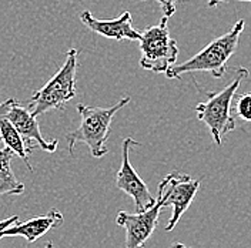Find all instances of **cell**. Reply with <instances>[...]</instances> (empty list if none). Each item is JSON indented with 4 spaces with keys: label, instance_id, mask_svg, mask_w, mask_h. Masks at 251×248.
I'll return each instance as SVG.
<instances>
[{
    "label": "cell",
    "instance_id": "cell-1",
    "mask_svg": "<svg viewBox=\"0 0 251 248\" xmlns=\"http://www.w3.org/2000/svg\"><path fill=\"white\" fill-rule=\"evenodd\" d=\"M246 22L241 19L234 26L214 39L211 43L196 53L191 59L183 63H174L172 67L166 72L169 78H180L187 73H210L213 77L221 78L227 70V63L233 56L240 43V36L244 30Z\"/></svg>",
    "mask_w": 251,
    "mask_h": 248
},
{
    "label": "cell",
    "instance_id": "cell-2",
    "mask_svg": "<svg viewBox=\"0 0 251 248\" xmlns=\"http://www.w3.org/2000/svg\"><path fill=\"white\" fill-rule=\"evenodd\" d=\"M130 103V97L126 96L119 100L111 107H90L83 103L77 104V111L80 114V125L76 130L66 134L69 153H75V146L83 143L89 147L90 154L94 158H101L109 153L106 146L110 136V125L113 117L120 109L126 107Z\"/></svg>",
    "mask_w": 251,
    "mask_h": 248
},
{
    "label": "cell",
    "instance_id": "cell-3",
    "mask_svg": "<svg viewBox=\"0 0 251 248\" xmlns=\"http://www.w3.org/2000/svg\"><path fill=\"white\" fill-rule=\"evenodd\" d=\"M249 77V70L238 67L234 80L227 84L223 90L208 94V99L196 106L197 119L207 125L213 140L217 146H221L223 139L235 128V119L233 116L231 104L235 93L241 86L243 80Z\"/></svg>",
    "mask_w": 251,
    "mask_h": 248
},
{
    "label": "cell",
    "instance_id": "cell-4",
    "mask_svg": "<svg viewBox=\"0 0 251 248\" xmlns=\"http://www.w3.org/2000/svg\"><path fill=\"white\" fill-rule=\"evenodd\" d=\"M78 50L70 49L66 54V62L59 72L46 84L31 94L29 110L34 117H39L51 110H64L66 104L76 97V72Z\"/></svg>",
    "mask_w": 251,
    "mask_h": 248
},
{
    "label": "cell",
    "instance_id": "cell-5",
    "mask_svg": "<svg viewBox=\"0 0 251 248\" xmlns=\"http://www.w3.org/2000/svg\"><path fill=\"white\" fill-rule=\"evenodd\" d=\"M140 67L151 73H164L177 62L178 45L170 36L167 19L161 17L156 26H149L140 37Z\"/></svg>",
    "mask_w": 251,
    "mask_h": 248
},
{
    "label": "cell",
    "instance_id": "cell-6",
    "mask_svg": "<svg viewBox=\"0 0 251 248\" xmlns=\"http://www.w3.org/2000/svg\"><path fill=\"white\" fill-rule=\"evenodd\" d=\"M200 188V181L193 180L187 174L170 173L158 184L157 193L163 198V207H172V217L166 225V231H172L177 225L181 216L186 213L193 202L197 191Z\"/></svg>",
    "mask_w": 251,
    "mask_h": 248
},
{
    "label": "cell",
    "instance_id": "cell-7",
    "mask_svg": "<svg viewBox=\"0 0 251 248\" xmlns=\"http://www.w3.org/2000/svg\"><path fill=\"white\" fill-rule=\"evenodd\" d=\"M0 116H4L15 125L30 153L36 146L47 153L56 151L59 141L56 139H45L40 131V125L37 123V117H34L30 110L23 107L16 99L0 101Z\"/></svg>",
    "mask_w": 251,
    "mask_h": 248
},
{
    "label": "cell",
    "instance_id": "cell-8",
    "mask_svg": "<svg viewBox=\"0 0 251 248\" xmlns=\"http://www.w3.org/2000/svg\"><path fill=\"white\" fill-rule=\"evenodd\" d=\"M163 198L157 193L156 202L144 211H137L136 214H130L120 211L116 217L117 225L126 230V248H140L154 233L158 216L163 210Z\"/></svg>",
    "mask_w": 251,
    "mask_h": 248
},
{
    "label": "cell",
    "instance_id": "cell-9",
    "mask_svg": "<svg viewBox=\"0 0 251 248\" xmlns=\"http://www.w3.org/2000/svg\"><path fill=\"white\" fill-rule=\"evenodd\" d=\"M133 146L139 147L140 143L133 140L131 137L123 140L122 166L116 175V186L119 190H122L123 193L133 198L134 205H136V211H144L156 202V198L151 196L147 184L143 181V178L137 174V171L133 169V166L130 163L128 153H130V147H133Z\"/></svg>",
    "mask_w": 251,
    "mask_h": 248
},
{
    "label": "cell",
    "instance_id": "cell-10",
    "mask_svg": "<svg viewBox=\"0 0 251 248\" xmlns=\"http://www.w3.org/2000/svg\"><path fill=\"white\" fill-rule=\"evenodd\" d=\"M80 20L89 30L117 42H123V40L134 42V40H140L141 37L140 31L133 27V19L130 12H123L117 19L100 20L96 19L89 10H84L80 15Z\"/></svg>",
    "mask_w": 251,
    "mask_h": 248
},
{
    "label": "cell",
    "instance_id": "cell-11",
    "mask_svg": "<svg viewBox=\"0 0 251 248\" xmlns=\"http://www.w3.org/2000/svg\"><path fill=\"white\" fill-rule=\"evenodd\" d=\"M63 214L51 208L46 216H39V217L30 218L27 221H16L10 227H7L4 231L0 233V238L4 237H23L26 238L27 243H36L40 237L49 233L53 228H57L63 224Z\"/></svg>",
    "mask_w": 251,
    "mask_h": 248
},
{
    "label": "cell",
    "instance_id": "cell-12",
    "mask_svg": "<svg viewBox=\"0 0 251 248\" xmlns=\"http://www.w3.org/2000/svg\"><path fill=\"white\" fill-rule=\"evenodd\" d=\"M15 153L9 147L0 149V197L20 196L25 193V184L17 180L12 170V158Z\"/></svg>",
    "mask_w": 251,
    "mask_h": 248
},
{
    "label": "cell",
    "instance_id": "cell-13",
    "mask_svg": "<svg viewBox=\"0 0 251 248\" xmlns=\"http://www.w3.org/2000/svg\"><path fill=\"white\" fill-rule=\"evenodd\" d=\"M0 139L4 143V147H9L17 157H20L25 161L27 169L33 171L30 160H29V154H30L29 149L26 147L25 141L19 134V131L15 128V125L4 116H0Z\"/></svg>",
    "mask_w": 251,
    "mask_h": 248
},
{
    "label": "cell",
    "instance_id": "cell-14",
    "mask_svg": "<svg viewBox=\"0 0 251 248\" xmlns=\"http://www.w3.org/2000/svg\"><path fill=\"white\" fill-rule=\"evenodd\" d=\"M235 113L241 120L251 123V93H244L237 97Z\"/></svg>",
    "mask_w": 251,
    "mask_h": 248
},
{
    "label": "cell",
    "instance_id": "cell-15",
    "mask_svg": "<svg viewBox=\"0 0 251 248\" xmlns=\"http://www.w3.org/2000/svg\"><path fill=\"white\" fill-rule=\"evenodd\" d=\"M156 1L160 4V7H161L163 17L169 20L176 13V3L180 1V0H156Z\"/></svg>",
    "mask_w": 251,
    "mask_h": 248
},
{
    "label": "cell",
    "instance_id": "cell-16",
    "mask_svg": "<svg viewBox=\"0 0 251 248\" xmlns=\"http://www.w3.org/2000/svg\"><path fill=\"white\" fill-rule=\"evenodd\" d=\"M17 220H19V217H17V216L6 218V220H0V233H1V231H4L7 227H10V225H12L13 223H16Z\"/></svg>",
    "mask_w": 251,
    "mask_h": 248
},
{
    "label": "cell",
    "instance_id": "cell-17",
    "mask_svg": "<svg viewBox=\"0 0 251 248\" xmlns=\"http://www.w3.org/2000/svg\"><path fill=\"white\" fill-rule=\"evenodd\" d=\"M230 0H208V3H207V6L208 7H216V6H219L220 3H228Z\"/></svg>",
    "mask_w": 251,
    "mask_h": 248
},
{
    "label": "cell",
    "instance_id": "cell-18",
    "mask_svg": "<svg viewBox=\"0 0 251 248\" xmlns=\"http://www.w3.org/2000/svg\"><path fill=\"white\" fill-rule=\"evenodd\" d=\"M172 248H190L187 246H184V244H181V243H176Z\"/></svg>",
    "mask_w": 251,
    "mask_h": 248
},
{
    "label": "cell",
    "instance_id": "cell-19",
    "mask_svg": "<svg viewBox=\"0 0 251 248\" xmlns=\"http://www.w3.org/2000/svg\"><path fill=\"white\" fill-rule=\"evenodd\" d=\"M45 248H54V246H53V243H51V241H49V243H46Z\"/></svg>",
    "mask_w": 251,
    "mask_h": 248
},
{
    "label": "cell",
    "instance_id": "cell-20",
    "mask_svg": "<svg viewBox=\"0 0 251 248\" xmlns=\"http://www.w3.org/2000/svg\"><path fill=\"white\" fill-rule=\"evenodd\" d=\"M238 1H251V0H238Z\"/></svg>",
    "mask_w": 251,
    "mask_h": 248
}]
</instances>
